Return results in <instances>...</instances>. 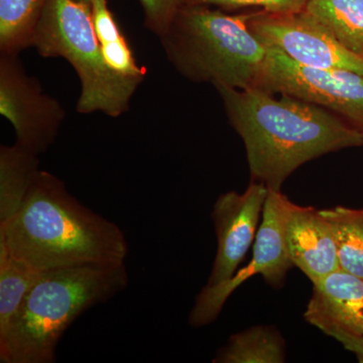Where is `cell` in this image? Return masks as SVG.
I'll use <instances>...</instances> for the list:
<instances>
[{
	"instance_id": "obj_13",
	"label": "cell",
	"mask_w": 363,
	"mask_h": 363,
	"mask_svg": "<svg viewBox=\"0 0 363 363\" xmlns=\"http://www.w3.org/2000/svg\"><path fill=\"white\" fill-rule=\"evenodd\" d=\"M37 155L18 143L0 149V223L20 209L35 174L39 171Z\"/></svg>"
},
{
	"instance_id": "obj_17",
	"label": "cell",
	"mask_w": 363,
	"mask_h": 363,
	"mask_svg": "<svg viewBox=\"0 0 363 363\" xmlns=\"http://www.w3.org/2000/svg\"><path fill=\"white\" fill-rule=\"evenodd\" d=\"M47 0H0L1 54L18 55L32 47Z\"/></svg>"
},
{
	"instance_id": "obj_3",
	"label": "cell",
	"mask_w": 363,
	"mask_h": 363,
	"mask_svg": "<svg viewBox=\"0 0 363 363\" xmlns=\"http://www.w3.org/2000/svg\"><path fill=\"white\" fill-rule=\"evenodd\" d=\"M125 264L42 272L18 316L0 334L2 363H52L64 332L82 313L126 288Z\"/></svg>"
},
{
	"instance_id": "obj_11",
	"label": "cell",
	"mask_w": 363,
	"mask_h": 363,
	"mask_svg": "<svg viewBox=\"0 0 363 363\" xmlns=\"http://www.w3.org/2000/svg\"><path fill=\"white\" fill-rule=\"evenodd\" d=\"M284 240L291 262L313 285L340 269L330 223L315 208L292 203L284 224Z\"/></svg>"
},
{
	"instance_id": "obj_21",
	"label": "cell",
	"mask_w": 363,
	"mask_h": 363,
	"mask_svg": "<svg viewBox=\"0 0 363 363\" xmlns=\"http://www.w3.org/2000/svg\"><path fill=\"white\" fill-rule=\"evenodd\" d=\"M140 2L147 28L160 37L166 32L174 16L187 0H140Z\"/></svg>"
},
{
	"instance_id": "obj_10",
	"label": "cell",
	"mask_w": 363,
	"mask_h": 363,
	"mask_svg": "<svg viewBox=\"0 0 363 363\" xmlns=\"http://www.w3.org/2000/svg\"><path fill=\"white\" fill-rule=\"evenodd\" d=\"M269 188L252 182L243 193H224L215 202L212 219L217 236V252L207 288L225 283L238 272L247 250L257 238L260 214L264 211Z\"/></svg>"
},
{
	"instance_id": "obj_24",
	"label": "cell",
	"mask_w": 363,
	"mask_h": 363,
	"mask_svg": "<svg viewBox=\"0 0 363 363\" xmlns=\"http://www.w3.org/2000/svg\"><path fill=\"white\" fill-rule=\"evenodd\" d=\"M362 133H363V131H362Z\"/></svg>"
},
{
	"instance_id": "obj_7",
	"label": "cell",
	"mask_w": 363,
	"mask_h": 363,
	"mask_svg": "<svg viewBox=\"0 0 363 363\" xmlns=\"http://www.w3.org/2000/svg\"><path fill=\"white\" fill-rule=\"evenodd\" d=\"M292 203L281 191L269 189L250 264L225 283L203 289L190 315L193 326L202 327L214 321L229 296L255 274L264 277L274 288L283 286L286 274L294 267L284 240V224Z\"/></svg>"
},
{
	"instance_id": "obj_16",
	"label": "cell",
	"mask_w": 363,
	"mask_h": 363,
	"mask_svg": "<svg viewBox=\"0 0 363 363\" xmlns=\"http://www.w3.org/2000/svg\"><path fill=\"white\" fill-rule=\"evenodd\" d=\"M40 272L14 257L0 243V334L18 316Z\"/></svg>"
},
{
	"instance_id": "obj_19",
	"label": "cell",
	"mask_w": 363,
	"mask_h": 363,
	"mask_svg": "<svg viewBox=\"0 0 363 363\" xmlns=\"http://www.w3.org/2000/svg\"><path fill=\"white\" fill-rule=\"evenodd\" d=\"M320 213L333 230L339 267L363 279V209L336 206Z\"/></svg>"
},
{
	"instance_id": "obj_14",
	"label": "cell",
	"mask_w": 363,
	"mask_h": 363,
	"mask_svg": "<svg viewBox=\"0 0 363 363\" xmlns=\"http://www.w3.org/2000/svg\"><path fill=\"white\" fill-rule=\"evenodd\" d=\"M305 11L344 47L363 57V0H308Z\"/></svg>"
},
{
	"instance_id": "obj_2",
	"label": "cell",
	"mask_w": 363,
	"mask_h": 363,
	"mask_svg": "<svg viewBox=\"0 0 363 363\" xmlns=\"http://www.w3.org/2000/svg\"><path fill=\"white\" fill-rule=\"evenodd\" d=\"M0 243L39 272L125 264L128 253L118 225L81 204L63 182L42 169L18 212L0 223Z\"/></svg>"
},
{
	"instance_id": "obj_5",
	"label": "cell",
	"mask_w": 363,
	"mask_h": 363,
	"mask_svg": "<svg viewBox=\"0 0 363 363\" xmlns=\"http://www.w3.org/2000/svg\"><path fill=\"white\" fill-rule=\"evenodd\" d=\"M32 47L43 57L66 59L77 72L81 81L79 113L121 116L143 81L118 73L105 61L92 7L84 2L47 0Z\"/></svg>"
},
{
	"instance_id": "obj_20",
	"label": "cell",
	"mask_w": 363,
	"mask_h": 363,
	"mask_svg": "<svg viewBox=\"0 0 363 363\" xmlns=\"http://www.w3.org/2000/svg\"><path fill=\"white\" fill-rule=\"evenodd\" d=\"M308 0H187L185 6H213L225 9L259 7L272 13H298L304 11Z\"/></svg>"
},
{
	"instance_id": "obj_8",
	"label": "cell",
	"mask_w": 363,
	"mask_h": 363,
	"mask_svg": "<svg viewBox=\"0 0 363 363\" xmlns=\"http://www.w3.org/2000/svg\"><path fill=\"white\" fill-rule=\"evenodd\" d=\"M248 26L267 47L276 48L301 65L363 75V57L344 47L305 9L298 13H252Z\"/></svg>"
},
{
	"instance_id": "obj_22",
	"label": "cell",
	"mask_w": 363,
	"mask_h": 363,
	"mask_svg": "<svg viewBox=\"0 0 363 363\" xmlns=\"http://www.w3.org/2000/svg\"><path fill=\"white\" fill-rule=\"evenodd\" d=\"M328 336L342 344L343 347L352 352L358 362L363 363V329L357 332L332 331Z\"/></svg>"
},
{
	"instance_id": "obj_9",
	"label": "cell",
	"mask_w": 363,
	"mask_h": 363,
	"mask_svg": "<svg viewBox=\"0 0 363 363\" xmlns=\"http://www.w3.org/2000/svg\"><path fill=\"white\" fill-rule=\"evenodd\" d=\"M0 112L13 124L21 147L39 156L56 140L65 112L26 75L18 55L1 54Z\"/></svg>"
},
{
	"instance_id": "obj_23",
	"label": "cell",
	"mask_w": 363,
	"mask_h": 363,
	"mask_svg": "<svg viewBox=\"0 0 363 363\" xmlns=\"http://www.w3.org/2000/svg\"><path fill=\"white\" fill-rule=\"evenodd\" d=\"M76 1L84 2V4H91L92 0H76Z\"/></svg>"
},
{
	"instance_id": "obj_4",
	"label": "cell",
	"mask_w": 363,
	"mask_h": 363,
	"mask_svg": "<svg viewBox=\"0 0 363 363\" xmlns=\"http://www.w3.org/2000/svg\"><path fill=\"white\" fill-rule=\"evenodd\" d=\"M250 16L184 6L160 38L169 61L191 80L215 87L257 88L267 45L250 30Z\"/></svg>"
},
{
	"instance_id": "obj_18",
	"label": "cell",
	"mask_w": 363,
	"mask_h": 363,
	"mask_svg": "<svg viewBox=\"0 0 363 363\" xmlns=\"http://www.w3.org/2000/svg\"><path fill=\"white\" fill-rule=\"evenodd\" d=\"M91 7L95 32L105 61L118 73L143 80L145 69L136 63L130 45L107 6L106 0H92Z\"/></svg>"
},
{
	"instance_id": "obj_15",
	"label": "cell",
	"mask_w": 363,
	"mask_h": 363,
	"mask_svg": "<svg viewBox=\"0 0 363 363\" xmlns=\"http://www.w3.org/2000/svg\"><path fill=\"white\" fill-rule=\"evenodd\" d=\"M285 358V342L279 332L269 326H255L230 336L213 362L281 363Z\"/></svg>"
},
{
	"instance_id": "obj_1",
	"label": "cell",
	"mask_w": 363,
	"mask_h": 363,
	"mask_svg": "<svg viewBox=\"0 0 363 363\" xmlns=\"http://www.w3.org/2000/svg\"><path fill=\"white\" fill-rule=\"evenodd\" d=\"M216 88L245 143L252 181L269 190L281 191L306 162L363 145L362 130L311 102L260 88Z\"/></svg>"
},
{
	"instance_id": "obj_6",
	"label": "cell",
	"mask_w": 363,
	"mask_h": 363,
	"mask_svg": "<svg viewBox=\"0 0 363 363\" xmlns=\"http://www.w3.org/2000/svg\"><path fill=\"white\" fill-rule=\"evenodd\" d=\"M257 88L311 102L363 131V75L357 72L301 65L276 48L267 47Z\"/></svg>"
},
{
	"instance_id": "obj_12",
	"label": "cell",
	"mask_w": 363,
	"mask_h": 363,
	"mask_svg": "<svg viewBox=\"0 0 363 363\" xmlns=\"http://www.w3.org/2000/svg\"><path fill=\"white\" fill-rule=\"evenodd\" d=\"M305 319L328 335L363 329V279L338 269L313 285Z\"/></svg>"
}]
</instances>
